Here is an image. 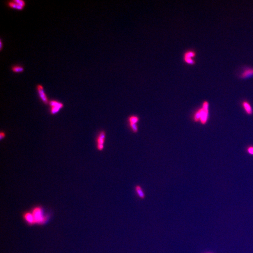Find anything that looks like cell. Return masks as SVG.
Here are the masks:
<instances>
[{"label": "cell", "mask_w": 253, "mask_h": 253, "mask_svg": "<svg viewBox=\"0 0 253 253\" xmlns=\"http://www.w3.org/2000/svg\"><path fill=\"white\" fill-rule=\"evenodd\" d=\"M33 213L35 225L43 226L49 221L48 214L46 213L43 207L40 205H36L31 210Z\"/></svg>", "instance_id": "1"}, {"label": "cell", "mask_w": 253, "mask_h": 253, "mask_svg": "<svg viewBox=\"0 0 253 253\" xmlns=\"http://www.w3.org/2000/svg\"><path fill=\"white\" fill-rule=\"evenodd\" d=\"M209 102L207 101L204 102L201 108H200L194 114V121H200L201 123L203 124L206 123L209 117Z\"/></svg>", "instance_id": "2"}, {"label": "cell", "mask_w": 253, "mask_h": 253, "mask_svg": "<svg viewBox=\"0 0 253 253\" xmlns=\"http://www.w3.org/2000/svg\"><path fill=\"white\" fill-rule=\"evenodd\" d=\"M48 106V112L51 115H56L64 107V105L63 102L56 100H50Z\"/></svg>", "instance_id": "3"}, {"label": "cell", "mask_w": 253, "mask_h": 253, "mask_svg": "<svg viewBox=\"0 0 253 253\" xmlns=\"http://www.w3.org/2000/svg\"><path fill=\"white\" fill-rule=\"evenodd\" d=\"M106 137V132L104 130L100 131L97 135L96 138V147L98 151H103Z\"/></svg>", "instance_id": "4"}, {"label": "cell", "mask_w": 253, "mask_h": 253, "mask_svg": "<svg viewBox=\"0 0 253 253\" xmlns=\"http://www.w3.org/2000/svg\"><path fill=\"white\" fill-rule=\"evenodd\" d=\"M36 90L40 100L42 103L45 105H48L50 100L46 94L43 85L41 84H38L36 85Z\"/></svg>", "instance_id": "5"}, {"label": "cell", "mask_w": 253, "mask_h": 253, "mask_svg": "<svg viewBox=\"0 0 253 253\" xmlns=\"http://www.w3.org/2000/svg\"><path fill=\"white\" fill-rule=\"evenodd\" d=\"M22 217L24 221L28 226H35L33 216L31 210L24 211L22 214Z\"/></svg>", "instance_id": "6"}, {"label": "cell", "mask_w": 253, "mask_h": 253, "mask_svg": "<svg viewBox=\"0 0 253 253\" xmlns=\"http://www.w3.org/2000/svg\"><path fill=\"white\" fill-rule=\"evenodd\" d=\"M196 54L193 51H189L186 52L184 55V60L185 62L188 64H194L195 63L193 58L196 56Z\"/></svg>", "instance_id": "7"}, {"label": "cell", "mask_w": 253, "mask_h": 253, "mask_svg": "<svg viewBox=\"0 0 253 253\" xmlns=\"http://www.w3.org/2000/svg\"><path fill=\"white\" fill-rule=\"evenodd\" d=\"M253 76V68H246L242 71L241 74H240V77L242 79H246L250 78Z\"/></svg>", "instance_id": "8"}, {"label": "cell", "mask_w": 253, "mask_h": 253, "mask_svg": "<svg viewBox=\"0 0 253 253\" xmlns=\"http://www.w3.org/2000/svg\"><path fill=\"white\" fill-rule=\"evenodd\" d=\"M6 4L7 5L8 7L10 8H13V9H15V10H20V11L24 10V8L23 7V6L19 5L18 4L16 3V2H15L13 0L7 1Z\"/></svg>", "instance_id": "9"}, {"label": "cell", "mask_w": 253, "mask_h": 253, "mask_svg": "<svg viewBox=\"0 0 253 253\" xmlns=\"http://www.w3.org/2000/svg\"><path fill=\"white\" fill-rule=\"evenodd\" d=\"M11 70L15 73H21L24 71V66L20 64H14L11 66Z\"/></svg>", "instance_id": "10"}, {"label": "cell", "mask_w": 253, "mask_h": 253, "mask_svg": "<svg viewBox=\"0 0 253 253\" xmlns=\"http://www.w3.org/2000/svg\"><path fill=\"white\" fill-rule=\"evenodd\" d=\"M242 107H243L245 112L248 114H251L253 113L252 107L249 102L247 101H244L242 103Z\"/></svg>", "instance_id": "11"}, {"label": "cell", "mask_w": 253, "mask_h": 253, "mask_svg": "<svg viewBox=\"0 0 253 253\" xmlns=\"http://www.w3.org/2000/svg\"><path fill=\"white\" fill-rule=\"evenodd\" d=\"M135 190L137 195L139 198H140L141 199H144L145 198V194L140 186L137 185L135 187Z\"/></svg>", "instance_id": "12"}, {"label": "cell", "mask_w": 253, "mask_h": 253, "mask_svg": "<svg viewBox=\"0 0 253 253\" xmlns=\"http://www.w3.org/2000/svg\"><path fill=\"white\" fill-rule=\"evenodd\" d=\"M130 124H137L139 121V118L135 116H132L128 118Z\"/></svg>", "instance_id": "13"}, {"label": "cell", "mask_w": 253, "mask_h": 253, "mask_svg": "<svg viewBox=\"0 0 253 253\" xmlns=\"http://www.w3.org/2000/svg\"><path fill=\"white\" fill-rule=\"evenodd\" d=\"M13 1L19 5L23 6L24 7L26 6V1L24 0H13Z\"/></svg>", "instance_id": "14"}, {"label": "cell", "mask_w": 253, "mask_h": 253, "mask_svg": "<svg viewBox=\"0 0 253 253\" xmlns=\"http://www.w3.org/2000/svg\"><path fill=\"white\" fill-rule=\"evenodd\" d=\"M6 137V132L4 131L1 130L0 132V140L2 141L5 139Z\"/></svg>", "instance_id": "15"}, {"label": "cell", "mask_w": 253, "mask_h": 253, "mask_svg": "<svg viewBox=\"0 0 253 253\" xmlns=\"http://www.w3.org/2000/svg\"><path fill=\"white\" fill-rule=\"evenodd\" d=\"M130 126L131 128L132 129L133 132H134V133H137L138 131V128H137V124H130Z\"/></svg>", "instance_id": "16"}, {"label": "cell", "mask_w": 253, "mask_h": 253, "mask_svg": "<svg viewBox=\"0 0 253 253\" xmlns=\"http://www.w3.org/2000/svg\"><path fill=\"white\" fill-rule=\"evenodd\" d=\"M247 151L250 154L253 155V147H250L248 148Z\"/></svg>", "instance_id": "17"}, {"label": "cell", "mask_w": 253, "mask_h": 253, "mask_svg": "<svg viewBox=\"0 0 253 253\" xmlns=\"http://www.w3.org/2000/svg\"><path fill=\"white\" fill-rule=\"evenodd\" d=\"M3 48V41H2V40L1 39L0 40V50H2V49Z\"/></svg>", "instance_id": "18"}]
</instances>
